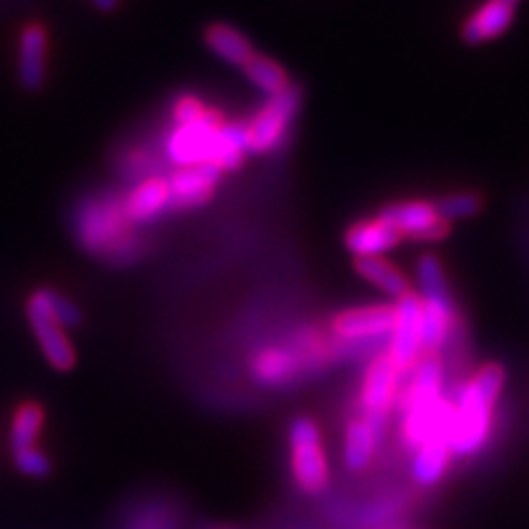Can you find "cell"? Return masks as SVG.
I'll list each match as a JSON object with an SVG mask.
<instances>
[{"label":"cell","mask_w":529,"mask_h":529,"mask_svg":"<svg viewBox=\"0 0 529 529\" xmlns=\"http://www.w3.org/2000/svg\"><path fill=\"white\" fill-rule=\"evenodd\" d=\"M505 369L488 362L463 384L455 402V417L448 433L452 455L472 457L485 446L492 430L494 406L505 386Z\"/></svg>","instance_id":"obj_1"},{"label":"cell","mask_w":529,"mask_h":529,"mask_svg":"<svg viewBox=\"0 0 529 529\" xmlns=\"http://www.w3.org/2000/svg\"><path fill=\"white\" fill-rule=\"evenodd\" d=\"M128 223L131 221L126 219L124 203L91 199L82 205L78 214V239L91 254H109L126 261L124 252L133 245L126 232Z\"/></svg>","instance_id":"obj_2"},{"label":"cell","mask_w":529,"mask_h":529,"mask_svg":"<svg viewBox=\"0 0 529 529\" xmlns=\"http://www.w3.org/2000/svg\"><path fill=\"white\" fill-rule=\"evenodd\" d=\"M291 472L298 488L305 494H320L329 485V461L322 435L316 421L309 417H296L289 426Z\"/></svg>","instance_id":"obj_3"},{"label":"cell","mask_w":529,"mask_h":529,"mask_svg":"<svg viewBox=\"0 0 529 529\" xmlns=\"http://www.w3.org/2000/svg\"><path fill=\"white\" fill-rule=\"evenodd\" d=\"M302 102L300 86L289 84L285 91L269 97V102L247 124V150L269 153L283 142L287 128L294 120Z\"/></svg>","instance_id":"obj_4"},{"label":"cell","mask_w":529,"mask_h":529,"mask_svg":"<svg viewBox=\"0 0 529 529\" xmlns=\"http://www.w3.org/2000/svg\"><path fill=\"white\" fill-rule=\"evenodd\" d=\"M402 375L404 373L397 369L388 353H380L369 364L360 388V408L366 419L384 426L388 410L395 406L399 391H402V388H399Z\"/></svg>","instance_id":"obj_5"},{"label":"cell","mask_w":529,"mask_h":529,"mask_svg":"<svg viewBox=\"0 0 529 529\" xmlns=\"http://www.w3.org/2000/svg\"><path fill=\"white\" fill-rule=\"evenodd\" d=\"M388 355L402 373H410L421 358V296L406 291L397 298Z\"/></svg>","instance_id":"obj_6"},{"label":"cell","mask_w":529,"mask_h":529,"mask_svg":"<svg viewBox=\"0 0 529 529\" xmlns=\"http://www.w3.org/2000/svg\"><path fill=\"white\" fill-rule=\"evenodd\" d=\"M377 219L391 225L402 239L408 236V239L415 241H439L450 232L448 223L439 219L435 205L426 201H402L384 205Z\"/></svg>","instance_id":"obj_7"},{"label":"cell","mask_w":529,"mask_h":529,"mask_svg":"<svg viewBox=\"0 0 529 529\" xmlns=\"http://www.w3.org/2000/svg\"><path fill=\"white\" fill-rule=\"evenodd\" d=\"M27 318L40 342L42 353H45V358L49 360L53 369L71 371L75 364L73 344L67 338V333H64V327L51 316L49 309L45 307V302H42L38 291L27 302Z\"/></svg>","instance_id":"obj_8"},{"label":"cell","mask_w":529,"mask_h":529,"mask_svg":"<svg viewBox=\"0 0 529 529\" xmlns=\"http://www.w3.org/2000/svg\"><path fill=\"white\" fill-rule=\"evenodd\" d=\"M395 309L388 305L355 307L340 311L331 322V329L342 340H377L391 336Z\"/></svg>","instance_id":"obj_9"},{"label":"cell","mask_w":529,"mask_h":529,"mask_svg":"<svg viewBox=\"0 0 529 529\" xmlns=\"http://www.w3.org/2000/svg\"><path fill=\"white\" fill-rule=\"evenodd\" d=\"M221 177V170L214 164H194L181 166L170 183V208L190 210L208 203L217 188V181Z\"/></svg>","instance_id":"obj_10"},{"label":"cell","mask_w":529,"mask_h":529,"mask_svg":"<svg viewBox=\"0 0 529 529\" xmlns=\"http://www.w3.org/2000/svg\"><path fill=\"white\" fill-rule=\"evenodd\" d=\"M221 126L223 122L217 113H212L205 122L179 126L177 133L170 139V157L181 166L210 164Z\"/></svg>","instance_id":"obj_11"},{"label":"cell","mask_w":529,"mask_h":529,"mask_svg":"<svg viewBox=\"0 0 529 529\" xmlns=\"http://www.w3.org/2000/svg\"><path fill=\"white\" fill-rule=\"evenodd\" d=\"M47 78V29L29 23L20 31L18 42V80L25 91L36 93Z\"/></svg>","instance_id":"obj_12"},{"label":"cell","mask_w":529,"mask_h":529,"mask_svg":"<svg viewBox=\"0 0 529 529\" xmlns=\"http://www.w3.org/2000/svg\"><path fill=\"white\" fill-rule=\"evenodd\" d=\"M457 325L450 291L437 296H421V355L439 353Z\"/></svg>","instance_id":"obj_13"},{"label":"cell","mask_w":529,"mask_h":529,"mask_svg":"<svg viewBox=\"0 0 529 529\" xmlns=\"http://www.w3.org/2000/svg\"><path fill=\"white\" fill-rule=\"evenodd\" d=\"M399 241H402L399 232H395L382 219L355 223L344 236L347 250L355 258H380L382 254L395 250Z\"/></svg>","instance_id":"obj_14"},{"label":"cell","mask_w":529,"mask_h":529,"mask_svg":"<svg viewBox=\"0 0 529 529\" xmlns=\"http://www.w3.org/2000/svg\"><path fill=\"white\" fill-rule=\"evenodd\" d=\"M382 433L384 426L366 417L349 421L347 433H344V463L349 470L362 472L371 466Z\"/></svg>","instance_id":"obj_15"},{"label":"cell","mask_w":529,"mask_h":529,"mask_svg":"<svg viewBox=\"0 0 529 529\" xmlns=\"http://www.w3.org/2000/svg\"><path fill=\"white\" fill-rule=\"evenodd\" d=\"M166 208H170V183L161 177L142 181L124 201L126 219L131 223H146Z\"/></svg>","instance_id":"obj_16"},{"label":"cell","mask_w":529,"mask_h":529,"mask_svg":"<svg viewBox=\"0 0 529 529\" xmlns=\"http://www.w3.org/2000/svg\"><path fill=\"white\" fill-rule=\"evenodd\" d=\"M205 45L214 53V56L221 58L223 62L232 64V67H245L247 62H250L256 51L254 45L250 42L243 31H239L232 25H225V23H214L208 29H205L203 34Z\"/></svg>","instance_id":"obj_17"},{"label":"cell","mask_w":529,"mask_h":529,"mask_svg":"<svg viewBox=\"0 0 529 529\" xmlns=\"http://www.w3.org/2000/svg\"><path fill=\"white\" fill-rule=\"evenodd\" d=\"M452 450L446 437H435L421 444L415 450L413 459V479L424 485V488H433L441 479L446 477L452 461Z\"/></svg>","instance_id":"obj_18"},{"label":"cell","mask_w":529,"mask_h":529,"mask_svg":"<svg viewBox=\"0 0 529 529\" xmlns=\"http://www.w3.org/2000/svg\"><path fill=\"white\" fill-rule=\"evenodd\" d=\"M514 7L501 3V0H490L477 14H474L466 25H463V40L468 45H479L485 40H494L512 25Z\"/></svg>","instance_id":"obj_19"},{"label":"cell","mask_w":529,"mask_h":529,"mask_svg":"<svg viewBox=\"0 0 529 529\" xmlns=\"http://www.w3.org/2000/svg\"><path fill=\"white\" fill-rule=\"evenodd\" d=\"M252 373L261 384L280 386L298 373V358L285 349H265L254 358Z\"/></svg>","instance_id":"obj_20"},{"label":"cell","mask_w":529,"mask_h":529,"mask_svg":"<svg viewBox=\"0 0 529 529\" xmlns=\"http://www.w3.org/2000/svg\"><path fill=\"white\" fill-rule=\"evenodd\" d=\"M355 269H358V274L362 278L369 280V283H373L375 287H380L388 296L399 298V296H404L406 291H410L406 276L399 272L393 263L384 261L382 256L380 258H358V261H355Z\"/></svg>","instance_id":"obj_21"},{"label":"cell","mask_w":529,"mask_h":529,"mask_svg":"<svg viewBox=\"0 0 529 529\" xmlns=\"http://www.w3.org/2000/svg\"><path fill=\"white\" fill-rule=\"evenodd\" d=\"M245 75L250 78V82L254 86H258L263 93H267L269 97L278 95L280 91H285L287 86L291 84L287 78V71L280 67V64L272 58H265V56H256L245 64L243 67Z\"/></svg>","instance_id":"obj_22"},{"label":"cell","mask_w":529,"mask_h":529,"mask_svg":"<svg viewBox=\"0 0 529 529\" xmlns=\"http://www.w3.org/2000/svg\"><path fill=\"white\" fill-rule=\"evenodd\" d=\"M42 426H45V410H42L40 404L27 402L20 406L12 421V448L20 450L36 446Z\"/></svg>","instance_id":"obj_23"},{"label":"cell","mask_w":529,"mask_h":529,"mask_svg":"<svg viewBox=\"0 0 529 529\" xmlns=\"http://www.w3.org/2000/svg\"><path fill=\"white\" fill-rule=\"evenodd\" d=\"M435 210L441 221H457V219H470L481 210V201L474 194H452V197L441 199Z\"/></svg>","instance_id":"obj_24"},{"label":"cell","mask_w":529,"mask_h":529,"mask_svg":"<svg viewBox=\"0 0 529 529\" xmlns=\"http://www.w3.org/2000/svg\"><path fill=\"white\" fill-rule=\"evenodd\" d=\"M38 294H40L42 302H45V307L49 309L51 316L56 318L64 329H71V327L80 325L82 313L69 298H64L62 294H58V291H51V289H40Z\"/></svg>","instance_id":"obj_25"},{"label":"cell","mask_w":529,"mask_h":529,"mask_svg":"<svg viewBox=\"0 0 529 529\" xmlns=\"http://www.w3.org/2000/svg\"><path fill=\"white\" fill-rule=\"evenodd\" d=\"M14 459H16V468L23 474H27V477L45 479L51 472V463L47 455L42 450H38L36 446L14 450Z\"/></svg>","instance_id":"obj_26"},{"label":"cell","mask_w":529,"mask_h":529,"mask_svg":"<svg viewBox=\"0 0 529 529\" xmlns=\"http://www.w3.org/2000/svg\"><path fill=\"white\" fill-rule=\"evenodd\" d=\"M212 113L214 111L205 109L203 102L197 100V97H192V95L181 97L175 106V120L179 126H192V124L205 122Z\"/></svg>","instance_id":"obj_27"},{"label":"cell","mask_w":529,"mask_h":529,"mask_svg":"<svg viewBox=\"0 0 529 529\" xmlns=\"http://www.w3.org/2000/svg\"><path fill=\"white\" fill-rule=\"evenodd\" d=\"M91 5L100 12H113V9L120 5V0H91Z\"/></svg>","instance_id":"obj_28"},{"label":"cell","mask_w":529,"mask_h":529,"mask_svg":"<svg viewBox=\"0 0 529 529\" xmlns=\"http://www.w3.org/2000/svg\"><path fill=\"white\" fill-rule=\"evenodd\" d=\"M501 3H505V5H510V7H514V5L518 3V0H501Z\"/></svg>","instance_id":"obj_29"}]
</instances>
